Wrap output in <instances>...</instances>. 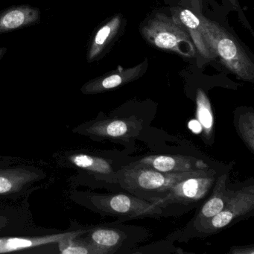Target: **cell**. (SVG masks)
<instances>
[{"label":"cell","mask_w":254,"mask_h":254,"mask_svg":"<svg viewBox=\"0 0 254 254\" xmlns=\"http://www.w3.org/2000/svg\"><path fill=\"white\" fill-rule=\"evenodd\" d=\"M138 72L139 70L137 69H133L124 73L122 72L121 74H113L109 76L105 77L103 79L97 80L90 83L86 87V90L89 92H98L115 88L123 83L127 82L134 78Z\"/></svg>","instance_id":"15"},{"label":"cell","mask_w":254,"mask_h":254,"mask_svg":"<svg viewBox=\"0 0 254 254\" xmlns=\"http://www.w3.org/2000/svg\"><path fill=\"white\" fill-rule=\"evenodd\" d=\"M200 20L202 33L215 59L230 72L246 81L254 78V65L236 38L225 29L203 17Z\"/></svg>","instance_id":"1"},{"label":"cell","mask_w":254,"mask_h":254,"mask_svg":"<svg viewBox=\"0 0 254 254\" xmlns=\"http://www.w3.org/2000/svg\"><path fill=\"white\" fill-rule=\"evenodd\" d=\"M91 239L99 248L105 250L111 249L120 245L122 235L120 232L112 229H98L92 233Z\"/></svg>","instance_id":"16"},{"label":"cell","mask_w":254,"mask_h":254,"mask_svg":"<svg viewBox=\"0 0 254 254\" xmlns=\"http://www.w3.org/2000/svg\"><path fill=\"white\" fill-rule=\"evenodd\" d=\"M147 41L160 50L173 52L184 57H193L196 49L181 22L173 16L158 14L148 20L142 29Z\"/></svg>","instance_id":"3"},{"label":"cell","mask_w":254,"mask_h":254,"mask_svg":"<svg viewBox=\"0 0 254 254\" xmlns=\"http://www.w3.org/2000/svg\"><path fill=\"white\" fill-rule=\"evenodd\" d=\"M181 24L187 29L194 47L206 61L215 59V56L208 47L200 28V20L198 17L193 14L190 10L181 11L179 16L176 17Z\"/></svg>","instance_id":"10"},{"label":"cell","mask_w":254,"mask_h":254,"mask_svg":"<svg viewBox=\"0 0 254 254\" xmlns=\"http://www.w3.org/2000/svg\"><path fill=\"white\" fill-rule=\"evenodd\" d=\"M226 175H222L215 183L212 196L204 203L196 221L202 225L222 211L231 194V191L226 189Z\"/></svg>","instance_id":"9"},{"label":"cell","mask_w":254,"mask_h":254,"mask_svg":"<svg viewBox=\"0 0 254 254\" xmlns=\"http://www.w3.org/2000/svg\"><path fill=\"white\" fill-rule=\"evenodd\" d=\"M73 238H67L59 242L60 251L63 254H87L92 253L87 247L72 242Z\"/></svg>","instance_id":"20"},{"label":"cell","mask_w":254,"mask_h":254,"mask_svg":"<svg viewBox=\"0 0 254 254\" xmlns=\"http://www.w3.org/2000/svg\"><path fill=\"white\" fill-rule=\"evenodd\" d=\"M120 23H121V19L119 16H117L98 31L88 53L87 59L89 62L94 60L103 51L108 43L118 32Z\"/></svg>","instance_id":"12"},{"label":"cell","mask_w":254,"mask_h":254,"mask_svg":"<svg viewBox=\"0 0 254 254\" xmlns=\"http://www.w3.org/2000/svg\"><path fill=\"white\" fill-rule=\"evenodd\" d=\"M239 128L242 137L247 142L251 150H254V115L245 114L241 117Z\"/></svg>","instance_id":"19"},{"label":"cell","mask_w":254,"mask_h":254,"mask_svg":"<svg viewBox=\"0 0 254 254\" xmlns=\"http://www.w3.org/2000/svg\"><path fill=\"white\" fill-rule=\"evenodd\" d=\"M95 132L108 137L118 138L126 136L129 131V126L124 120H111L96 126Z\"/></svg>","instance_id":"17"},{"label":"cell","mask_w":254,"mask_h":254,"mask_svg":"<svg viewBox=\"0 0 254 254\" xmlns=\"http://www.w3.org/2000/svg\"><path fill=\"white\" fill-rule=\"evenodd\" d=\"M189 128L194 133L199 134L202 132V126L197 120H192L189 123Z\"/></svg>","instance_id":"21"},{"label":"cell","mask_w":254,"mask_h":254,"mask_svg":"<svg viewBox=\"0 0 254 254\" xmlns=\"http://www.w3.org/2000/svg\"><path fill=\"white\" fill-rule=\"evenodd\" d=\"M208 170L209 169L182 173H165L149 166L134 163L121 171L120 181L123 187L132 193L155 194L151 200L154 203L175 184L190 177L201 175Z\"/></svg>","instance_id":"2"},{"label":"cell","mask_w":254,"mask_h":254,"mask_svg":"<svg viewBox=\"0 0 254 254\" xmlns=\"http://www.w3.org/2000/svg\"><path fill=\"white\" fill-rule=\"evenodd\" d=\"M6 52V49L5 48H0V59H2V56L5 54Z\"/></svg>","instance_id":"22"},{"label":"cell","mask_w":254,"mask_h":254,"mask_svg":"<svg viewBox=\"0 0 254 254\" xmlns=\"http://www.w3.org/2000/svg\"><path fill=\"white\" fill-rule=\"evenodd\" d=\"M254 189L253 186L236 191H231L221 212L201 226L205 233H213L231 224L234 220L253 210L254 206Z\"/></svg>","instance_id":"5"},{"label":"cell","mask_w":254,"mask_h":254,"mask_svg":"<svg viewBox=\"0 0 254 254\" xmlns=\"http://www.w3.org/2000/svg\"><path fill=\"white\" fill-rule=\"evenodd\" d=\"M215 183V172L209 169L205 173L190 177L175 184L154 203L160 206L172 203L188 204L198 201L209 193Z\"/></svg>","instance_id":"4"},{"label":"cell","mask_w":254,"mask_h":254,"mask_svg":"<svg viewBox=\"0 0 254 254\" xmlns=\"http://www.w3.org/2000/svg\"><path fill=\"white\" fill-rule=\"evenodd\" d=\"M104 201L105 209L108 212L129 218L153 215L159 209V206L152 202L145 201L125 194L106 197Z\"/></svg>","instance_id":"7"},{"label":"cell","mask_w":254,"mask_h":254,"mask_svg":"<svg viewBox=\"0 0 254 254\" xmlns=\"http://www.w3.org/2000/svg\"><path fill=\"white\" fill-rule=\"evenodd\" d=\"M26 176L19 172H0V194L11 192L26 181Z\"/></svg>","instance_id":"18"},{"label":"cell","mask_w":254,"mask_h":254,"mask_svg":"<svg viewBox=\"0 0 254 254\" xmlns=\"http://www.w3.org/2000/svg\"><path fill=\"white\" fill-rule=\"evenodd\" d=\"M165 173H182L209 169L202 160L180 155H154L143 157L136 162Z\"/></svg>","instance_id":"6"},{"label":"cell","mask_w":254,"mask_h":254,"mask_svg":"<svg viewBox=\"0 0 254 254\" xmlns=\"http://www.w3.org/2000/svg\"><path fill=\"white\" fill-rule=\"evenodd\" d=\"M79 232L64 233V234L49 236L47 237L36 238V239H22V238H10L0 239V253L11 252L20 251L38 245L46 244L56 243L67 238H75L81 234Z\"/></svg>","instance_id":"11"},{"label":"cell","mask_w":254,"mask_h":254,"mask_svg":"<svg viewBox=\"0 0 254 254\" xmlns=\"http://www.w3.org/2000/svg\"><path fill=\"white\" fill-rule=\"evenodd\" d=\"M70 160L78 167L100 175H111L114 173L111 163L100 157H93L87 154H77L71 157Z\"/></svg>","instance_id":"14"},{"label":"cell","mask_w":254,"mask_h":254,"mask_svg":"<svg viewBox=\"0 0 254 254\" xmlns=\"http://www.w3.org/2000/svg\"><path fill=\"white\" fill-rule=\"evenodd\" d=\"M39 20L38 8L29 5L13 7L0 14V34L30 26Z\"/></svg>","instance_id":"8"},{"label":"cell","mask_w":254,"mask_h":254,"mask_svg":"<svg viewBox=\"0 0 254 254\" xmlns=\"http://www.w3.org/2000/svg\"><path fill=\"white\" fill-rule=\"evenodd\" d=\"M197 120L202 126L205 136L209 137L213 133L214 119L210 102L201 89H198L196 96Z\"/></svg>","instance_id":"13"}]
</instances>
